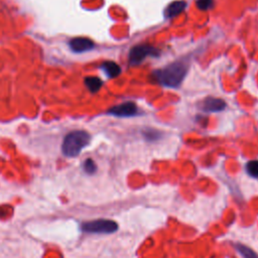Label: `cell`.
<instances>
[{"mask_svg":"<svg viewBox=\"0 0 258 258\" xmlns=\"http://www.w3.org/2000/svg\"><path fill=\"white\" fill-rule=\"evenodd\" d=\"M187 63L182 60L174 61L165 68L155 71L154 79L162 86L169 88H176L183 81L187 74Z\"/></svg>","mask_w":258,"mask_h":258,"instance_id":"6da1fadb","label":"cell"},{"mask_svg":"<svg viewBox=\"0 0 258 258\" xmlns=\"http://www.w3.org/2000/svg\"><path fill=\"white\" fill-rule=\"evenodd\" d=\"M91 136L88 132L77 130L69 133L61 144V151L67 157H75L90 143Z\"/></svg>","mask_w":258,"mask_h":258,"instance_id":"7a4b0ae2","label":"cell"},{"mask_svg":"<svg viewBox=\"0 0 258 258\" xmlns=\"http://www.w3.org/2000/svg\"><path fill=\"white\" fill-rule=\"evenodd\" d=\"M82 230L89 234H112L118 230V224L113 220L98 219L83 223Z\"/></svg>","mask_w":258,"mask_h":258,"instance_id":"3957f363","label":"cell"},{"mask_svg":"<svg viewBox=\"0 0 258 258\" xmlns=\"http://www.w3.org/2000/svg\"><path fill=\"white\" fill-rule=\"evenodd\" d=\"M158 49L152 45L140 44L131 48L129 52V62L131 64H139L147 56L158 55Z\"/></svg>","mask_w":258,"mask_h":258,"instance_id":"277c9868","label":"cell"},{"mask_svg":"<svg viewBox=\"0 0 258 258\" xmlns=\"http://www.w3.org/2000/svg\"><path fill=\"white\" fill-rule=\"evenodd\" d=\"M137 112V106L133 102H125L120 105L114 106L109 110V113L118 117H129L135 115Z\"/></svg>","mask_w":258,"mask_h":258,"instance_id":"5b68a950","label":"cell"},{"mask_svg":"<svg viewBox=\"0 0 258 258\" xmlns=\"http://www.w3.org/2000/svg\"><path fill=\"white\" fill-rule=\"evenodd\" d=\"M226 108V103L224 100L214 97L206 98L202 104L201 109L205 112H220Z\"/></svg>","mask_w":258,"mask_h":258,"instance_id":"8992f818","label":"cell"},{"mask_svg":"<svg viewBox=\"0 0 258 258\" xmlns=\"http://www.w3.org/2000/svg\"><path fill=\"white\" fill-rule=\"evenodd\" d=\"M70 47L75 52H83L94 47V42L87 37H75L70 41Z\"/></svg>","mask_w":258,"mask_h":258,"instance_id":"52a82bcc","label":"cell"},{"mask_svg":"<svg viewBox=\"0 0 258 258\" xmlns=\"http://www.w3.org/2000/svg\"><path fill=\"white\" fill-rule=\"evenodd\" d=\"M186 3L185 1H174L172 3H170L164 10V16L166 18H171L174 17L176 15H178L179 13H181L184 9H185Z\"/></svg>","mask_w":258,"mask_h":258,"instance_id":"ba28073f","label":"cell"},{"mask_svg":"<svg viewBox=\"0 0 258 258\" xmlns=\"http://www.w3.org/2000/svg\"><path fill=\"white\" fill-rule=\"evenodd\" d=\"M102 69H103V71L106 73V75L109 78L118 77L120 75V73H121L120 67L116 62H114V61H105L102 64Z\"/></svg>","mask_w":258,"mask_h":258,"instance_id":"9c48e42d","label":"cell"},{"mask_svg":"<svg viewBox=\"0 0 258 258\" xmlns=\"http://www.w3.org/2000/svg\"><path fill=\"white\" fill-rule=\"evenodd\" d=\"M85 84L92 93L98 92L102 87V81L97 77H87L85 79Z\"/></svg>","mask_w":258,"mask_h":258,"instance_id":"30bf717a","label":"cell"},{"mask_svg":"<svg viewBox=\"0 0 258 258\" xmlns=\"http://www.w3.org/2000/svg\"><path fill=\"white\" fill-rule=\"evenodd\" d=\"M236 249L242 255L243 258H258V255L256 254V252H254L251 248H249L246 245L238 243L236 244Z\"/></svg>","mask_w":258,"mask_h":258,"instance_id":"8fae6325","label":"cell"},{"mask_svg":"<svg viewBox=\"0 0 258 258\" xmlns=\"http://www.w3.org/2000/svg\"><path fill=\"white\" fill-rule=\"evenodd\" d=\"M247 173L254 178H258V160H250L246 164Z\"/></svg>","mask_w":258,"mask_h":258,"instance_id":"7c38bea8","label":"cell"},{"mask_svg":"<svg viewBox=\"0 0 258 258\" xmlns=\"http://www.w3.org/2000/svg\"><path fill=\"white\" fill-rule=\"evenodd\" d=\"M143 135L148 141H154V140H157L160 137V133L157 130H154V129H151V128L145 129L143 131Z\"/></svg>","mask_w":258,"mask_h":258,"instance_id":"4fadbf2b","label":"cell"},{"mask_svg":"<svg viewBox=\"0 0 258 258\" xmlns=\"http://www.w3.org/2000/svg\"><path fill=\"white\" fill-rule=\"evenodd\" d=\"M84 170L87 173H89V174H93V173L96 172L97 165H96V163L94 162L93 159L88 158V159L85 160V162H84Z\"/></svg>","mask_w":258,"mask_h":258,"instance_id":"5bb4252c","label":"cell"},{"mask_svg":"<svg viewBox=\"0 0 258 258\" xmlns=\"http://www.w3.org/2000/svg\"><path fill=\"white\" fill-rule=\"evenodd\" d=\"M197 6L200 10H209L213 7V0H197Z\"/></svg>","mask_w":258,"mask_h":258,"instance_id":"9a60e30c","label":"cell"}]
</instances>
